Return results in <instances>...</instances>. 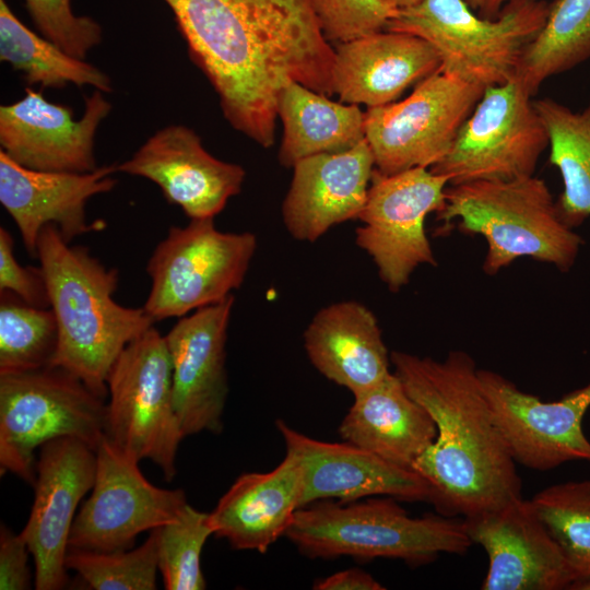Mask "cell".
Returning <instances> with one entry per match:
<instances>
[{"label":"cell","instance_id":"obj_32","mask_svg":"<svg viewBox=\"0 0 590 590\" xmlns=\"http://www.w3.org/2000/svg\"><path fill=\"white\" fill-rule=\"evenodd\" d=\"M0 294V374L50 366L58 344L52 310Z\"/></svg>","mask_w":590,"mask_h":590},{"label":"cell","instance_id":"obj_10","mask_svg":"<svg viewBox=\"0 0 590 590\" xmlns=\"http://www.w3.org/2000/svg\"><path fill=\"white\" fill-rule=\"evenodd\" d=\"M532 97L516 76L486 87L449 152L429 169L450 186L533 176L548 135Z\"/></svg>","mask_w":590,"mask_h":590},{"label":"cell","instance_id":"obj_28","mask_svg":"<svg viewBox=\"0 0 590 590\" xmlns=\"http://www.w3.org/2000/svg\"><path fill=\"white\" fill-rule=\"evenodd\" d=\"M533 102L548 135L550 162L563 178L559 215L569 227L580 225L590 216V99L580 111L550 97Z\"/></svg>","mask_w":590,"mask_h":590},{"label":"cell","instance_id":"obj_40","mask_svg":"<svg viewBox=\"0 0 590 590\" xmlns=\"http://www.w3.org/2000/svg\"><path fill=\"white\" fill-rule=\"evenodd\" d=\"M509 0H486V3L482 11L484 12V17L494 19L496 14L498 15L502 8Z\"/></svg>","mask_w":590,"mask_h":590},{"label":"cell","instance_id":"obj_12","mask_svg":"<svg viewBox=\"0 0 590 590\" xmlns=\"http://www.w3.org/2000/svg\"><path fill=\"white\" fill-rule=\"evenodd\" d=\"M447 185L446 176L426 167L391 175L374 169L355 243L391 292L405 286L417 267L437 264L425 220L444 208Z\"/></svg>","mask_w":590,"mask_h":590},{"label":"cell","instance_id":"obj_29","mask_svg":"<svg viewBox=\"0 0 590 590\" xmlns=\"http://www.w3.org/2000/svg\"><path fill=\"white\" fill-rule=\"evenodd\" d=\"M0 59L21 71L31 85L60 88L74 84L90 85L103 93L113 91L105 72L31 31L5 0H0Z\"/></svg>","mask_w":590,"mask_h":590},{"label":"cell","instance_id":"obj_25","mask_svg":"<svg viewBox=\"0 0 590 590\" xmlns=\"http://www.w3.org/2000/svg\"><path fill=\"white\" fill-rule=\"evenodd\" d=\"M314 367L353 397L379 384L390 371V354L374 312L356 300L322 307L304 331Z\"/></svg>","mask_w":590,"mask_h":590},{"label":"cell","instance_id":"obj_14","mask_svg":"<svg viewBox=\"0 0 590 590\" xmlns=\"http://www.w3.org/2000/svg\"><path fill=\"white\" fill-rule=\"evenodd\" d=\"M35 499L21 532L35 563V588L59 590L68 581L64 564L74 512L92 489L96 451L74 437H60L40 447L36 463Z\"/></svg>","mask_w":590,"mask_h":590},{"label":"cell","instance_id":"obj_36","mask_svg":"<svg viewBox=\"0 0 590 590\" xmlns=\"http://www.w3.org/2000/svg\"><path fill=\"white\" fill-rule=\"evenodd\" d=\"M328 42L345 43L384 31L398 10L382 0H311Z\"/></svg>","mask_w":590,"mask_h":590},{"label":"cell","instance_id":"obj_24","mask_svg":"<svg viewBox=\"0 0 590 590\" xmlns=\"http://www.w3.org/2000/svg\"><path fill=\"white\" fill-rule=\"evenodd\" d=\"M303 470L297 456L285 450L270 472L239 475L209 514L217 538L235 550L266 553L291 527L300 509Z\"/></svg>","mask_w":590,"mask_h":590},{"label":"cell","instance_id":"obj_23","mask_svg":"<svg viewBox=\"0 0 590 590\" xmlns=\"http://www.w3.org/2000/svg\"><path fill=\"white\" fill-rule=\"evenodd\" d=\"M440 66L437 50L427 40L384 30L338 44L333 92L342 103L384 106Z\"/></svg>","mask_w":590,"mask_h":590},{"label":"cell","instance_id":"obj_31","mask_svg":"<svg viewBox=\"0 0 590 590\" xmlns=\"http://www.w3.org/2000/svg\"><path fill=\"white\" fill-rule=\"evenodd\" d=\"M531 502L574 575L569 590L590 581V480L551 485Z\"/></svg>","mask_w":590,"mask_h":590},{"label":"cell","instance_id":"obj_33","mask_svg":"<svg viewBox=\"0 0 590 590\" xmlns=\"http://www.w3.org/2000/svg\"><path fill=\"white\" fill-rule=\"evenodd\" d=\"M64 564L95 590H154L158 569L157 530H151L146 541L132 551L68 548Z\"/></svg>","mask_w":590,"mask_h":590},{"label":"cell","instance_id":"obj_9","mask_svg":"<svg viewBox=\"0 0 590 590\" xmlns=\"http://www.w3.org/2000/svg\"><path fill=\"white\" fill-rule=\"evenodd\" d=\"M107 391L106 438L137 461H153L170 481L185 436L174 408L169 352L165 337L154 326L118 356L107 378Z\"/></svg>","mask_w":590,"mask_h":590},{"label":"cell","instance_id":"obj_15","mask_svg":"<svg viewBox=\"0 0 590 590\" xmlns=\"http://www.w3.org/2000/svg\"><path fill=\"white\" fill-rule=\"evenodd\" d=\"M477 377L516 462L542 472L569 461L590 462V441L582 430L590 384L545 402L498 373L477 369Z\"/></svg>","mask_w":590,"mask_h":590},{"label":"cell","instance_id":"obj_17","mask_svg":"<svg viewBox=\"0 0 590 590\" xmlns=\"http://www.w3.org/2000/svg\"><path fill=\"white\" fill-rule=\"evenodd\" d=\"M111 104L95 90L85 97L84 113L73 117L71 107L46 99L25 88V96L0 106V145L16 164L44 172L88 173L97 168L95 134Z\"/></svg>","mask_w":590,"mask_h":590},{"label":"cell","instance_id":"obj_38","mask_svg":"<svg viewBox=\"0 0 590 590\" xmlns=\"http://www.w3.org/2000/svg\"><path fill=\"white\" fill-rule=\"evenodd\" d=\"M28 546L20 534L1 526L0 533V589L25 590L31 588L27 567Z\"/></svg>","mask_w":590,"mask_h":590},{"label":"cell","instance_id":"obj_7","mask_svg":"<svg viewBox=\"0 0 590 590\" xmlns=\"http://www.w3.org/2000/svg\"><path fill=\"white\" fill-rule=\"evenodd\" d=\"M106 404L80 378L57 366L0 374V467L33 486L34 451L74 437L95 451L106 437Z\"/></svg>","mask_w":590,"mask_h":590},{"label":"cell","instance_id":"obj_42","mask_svg":"<svg viewBox=\"0 0 590 590\" xmlns=\"http://www.w3.org/2000/svg\"><path fill=\"white\" fill-rule=\"evenodd\" d=\"M465 2L473 9V10H482L486 3V0H465Z\"/></svg>","mask_w":590,"mask_h":590},{"label":"cell","instance_id":"obj_13","mask_svg":"<svg viewBox=\"0 0 590 590\" xmlns=\"http://www.w3.org/2000/svg\"><path fill=\"white\" fill-rule=\"evenodd\" d=\"M138 463L106 437L101 441L92 495L74 518L69 548L130 550L140 533L178 517L188 504L185 492L154 486Z\"/></svg>","mask_w":590,"mask_h":590},{"label":"cell","instance_id":"obj_39","mask_svg":"<svg viewBox=\"0 0 590 590\" xmlns=\"http://www.w3.org/2000/svg\"><path fill=\"white\" fill-rule=\"evenodd\" d=\"M316 590H382L385 587L370 574L359 568H350L318 580Z\"/></svg>","mask_w":590,"mask_h":590},{"label":"cell","instance_id":"obj_22","mask_svg":"<svg viewBox=\"0 0 590 590\" xmlns=\"http://www.w3.org/2000/svg\"><path fill=\"white\" fill-rule=\"evenodd\" d=\"M282 204L288 234L314 243L331 227L359 217L368 194L375 161L364 139L339 153L298 161Z\"/></svg>","mask_w":590,"mask_h":590},{"label":"cell","instance_id":"obj_16","mask_svg":"<svg viewBox=\"0 0 590 590\" xmlns=\"http://www.w3.org/2000/svg\"><path fill=\"white\" fill-rule=\"evenodd\" d=\"M488 557L483 590L570 589L574 575L531 499H514L462 519Z\"/></svg>","mask_w":590,"mask_h":590},{"label":"cell","instance_id":"obj_19","mask_svg":"<svg viewBox=\"0 0 590 590\" xmlns=\"http://www.w3.org/2000/svg\"><path fill=\"white\" fill-rule=\"evenodd\" d=\"M117 172L156 184L164 198L190 219H214L238 194L245 169L221 161L182 125H169L151 135Z\"/></svg>","mask_w":590,"mask_h":590},{"label":"cell","instance_id":"obj_37","mask_svg":"<svg viewBox=\"0 0 590 590\" xmlns=\"http://www.w3.org/2000/svg\"><path fill=\"white\" fill-rule=\"evenodd\" d=\"M9 292L23 302L49 308L48 295L40 268L21 266L14 255L10 232L0 227V293Z\"/></svg>","mask_w":590,"mask_h":590},{"label":"cell","instance_id":"obj_4","mask_svg":"<svg viewBox=\"0 0 590 590\" xmlns=\"http://www.w3.org/2000/svg\"><path fill=\"white\" fill-rule=\"evenodd\" d=\"M285 536L309 558L351 556L426 564L440 554H464L473 544L463 521L439 514L411 517L396 498L322 500L298 509Z\"/></svg>","mask_w":590,"mask_h":590},{"label":"cell","instance_id":"obj_43","mask_svg":"<svg viewBox=\"0 0 590 590\" xmlns=\"http://www.w3.org/2000/svg\"><path fill=\"white\" fill-rule=\"evenodd\" d=\"M571 590H590V581L578 583Z\"/></svg>","mask_w":590,"mask_h":590},{"label":"cell","instance_id":"obj_2","mask_svg":"<svg viewBox=\"0 0 590 590\" xmlns=\"http://www.w3.org/2000/svg\"><path fill=\"white\" fill-rule=\"evenodd\" d=\"M390 361L437 427L435 441L412 470L428 482L429 503L438 514L464 518L522 497L517 462L473 358L463 351H452L442 361L393 351Z\"/></svg>","mask_w":590,"mask_h":590},{"label":"cell","instance_id":"obj_41","mask_svg":"<svg viewBox=\"0 0 590 590\" xmlns=\"http://www.w3.org/2000/svg\"><path fill=\"white\" fill-rule=\"evenodd\" d=\"M382 1L396 10H401V9L413 7L420 3L422 0H382Z\"/></svg>","mask_w":590,"mask_h":590},{"label":"cell","instance_id":"obj_1","mask_svg":"<svg viewBox=\"0 0 590 590\" xmlns=\"http://www.w3.org/2000/svg\"><path fill=\"white\" fill-rule=\"evenodd\" d=\"M163 1L225 119L260 146L274 143L279 99L290 82L334 93V49L311 0Z\"/></svg>","mask_w":590,"mask_h":590},{"label":"cell","instance_id":"obj_11","mask_svg":"<svg viewBox=\"0 0 590 590\" xmlns=\"http://www.w3.org/2000/svg\"><path fill=\"white\" fill-rule=\"evenodd\" d=\"M485 88L441 69L403 101L365 111V139L386 175L430 168L451 149Z\"/></svg>","mask_w":590,"mask_h":590},{"label":"cell","instance_id":"obj_3","mask_svg":"<svg viewBox=\"0 0 590 590\" xmlns=\"http://www.w3.org/2000/svg\"><path fill=\"white\" fill-rule=\"evenodd\" d=\"M36 252L58 329L50 366L73 374L105 398L116 359L155 322L143 307L117 303L118 270L107 268L85 247L70 246L56 226L40 231Z\"/></svg>","mask_w":590,"mask_h":590},{"label":"cell","instance_id":"obj_27","mask_svg":"<svg viewBox=\"0 0 590 590\" xmlns=\"http://www.w3.org/2000/svg\"><path fill=\"white\" fill-rule=\"evenodd\" d=\"M278 117L283 123L279 161L285 167L346 151L365 139V111L358 105L333 102L294 81L281 93Z\"/></svg>","mask_w":590,"mask_h":590},{"label":"cell","instance_id":"obj_6","mask_svg":"<svg viewBox=\"0 0 590 590\" xmlns=\"http://www.w3.org/2000/svg\"><path fill=\"white\" fill-rule=\"evenodd\" d=\"M548 10L541 0H509L495 19H488L476 15L465 0H422L398 10L385 30L427 40L437 50L442 71L486 88L516 76Z\"/></svg>","mask_w":590,"mask_h":590},{"label":"cell","instance_id":"obj_35","mask_svg":"<svg viewBox=\"0 0 590 590\" xmlns=\"http://www.w3.org/2000/svg\"><path fill=\"white\" fill-rule=\"evenodd\" d=\"M25 4L42 36L75 58L85 60L103 39L101 24L90 16L75 15L71 0H25Z\"/></svg>","mask_w":590,"mask_h":590},{"label":"cell","instance_id":"obj_26","mask_svg":"<svg viewBox=\"0 0 590 590\" xmlns=\"http://www.w3.org/2000/svg\"><path fill=\"white\" fill-rule=\"evenodd\" d=\"M345 441L387 462L412 470L437 436L430 414L391 371L375 387L354 396L339 426Z\"/></svg>","mask_w":590,"mask_h":590},{"label":"cell","instance_id":"obj_21","mask_svg":"<svg viewBox=\"0 0 590 590\" xmlns=\"http://www.w3.org/2000/svg\"><path fill=\"white\" fill-rule=\"evenodd\" d=\"M117 164L88 173L44 172L23 167L0 150V202L14 221L23 244L33 258L40 231L56 226L71 243L78 236L101 229L90 224L87 201L114 189Z\"/></svg>","mask_w":590,"mask_h":590},{"label":"cell","instance_id":"obj_5","mask_svg":"<svg viewBox=\"0 0 590 590\" xmlns=\"http://www.w3.org/2000/svg\"><path fill=\"white\" fill-rule=\"evenodd\" d=\"M437 215L444 226L456 220L462 232L485 238L483 270L491 275L520 257L568 271L583 244L562 220L545 181L534 176L450 186Z\"/></svg>","mask_w":590,"mask_h":590},{"label":"cell","instance_id":"obj_30","mask_svg":"<svg viewBox=\"0 0 590 590\" xmlns=\"http://www.w3.org/2000/svg\"><path fill=\"white\" fill-rule=\"evenodd\" d=\"M590 58V0H556L524 49L516 78L534 96L545 80Z\"/></svg>","mask_w":590,"mask_h":590},{"label":"cell","instance_id":"obj_34","mask_svg":"<svg viewBox=\"0 0 590 590\" xmlns=\"http://www.w3.org/2000/svg\"><path fill=\"white\" fill-rule=\"evenodd\" d=\"M156 530L158 570L165 589H205L200 557L208 538L213 534L209 514L186 504L175 520Z\"/></svg>","mask_w":590,"mask_h":590},{"label":"cell","instance_id":"obj_18","mask_svg":"<svg viewBox=\"0 0 590 590\" xmlns=\"http://www.w3.org/2000/svg\"><path fill=\"white\" fill-rule=\"evenodd\" d=\"M234 296L197 309L166 333L173 367L174 408L184 436L219 434L228 393L227 328Z\"/></svg>","mask_w":590,"mask_h":590},{"label":"cell","instance_id":"obj_20","mask_svg":"<svg viewBox=\"0 0 590 590\" xmlns=\"http://www.w3.org/2000/svg\"><path fill=\"white\" fill-rule=\"evenodd\" d=\"M285 450L294 452L303 470L300 508L337 498L389 496L405 502H429L432 489L417 472L397 467L347 441L326 442L310 438L285 422H275Z\"/></svg>","mask_w":590,"mask_h":590},{"label":"cell","instance_id":"obj_8","mask_svg":"<svg viewBox=\"0 0 590 590\" xmlns=\"http://www.w3.org/2000/svg\"><path fill=\"white\" fill-rule=\"evenodd\" d=\"M256 249L255 234L221 232L211 217L169 227L146 264L143 309L156 322L226 299L241 286Z\"/></svg>","mask_w":590,"mask_h":590}]
</instances>
